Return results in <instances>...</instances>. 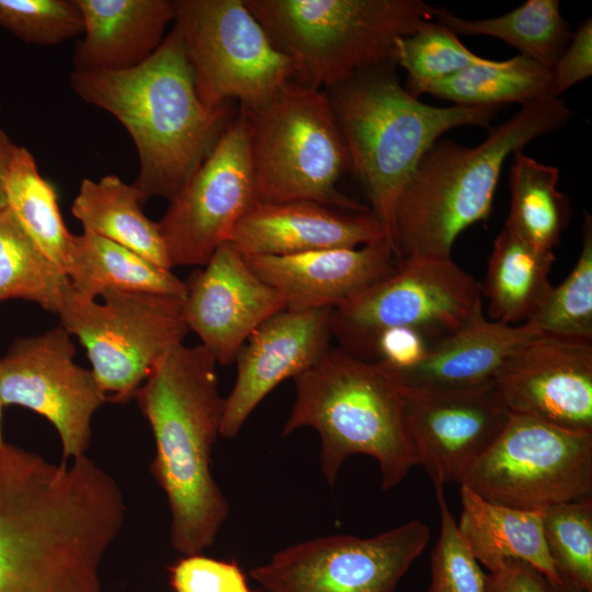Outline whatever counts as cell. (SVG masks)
I'll return each mask as SVG.
<instances>
[{"instance_id": "1", "label": "cell", "mask_w": 592, "mask_h": 592, "mask_svg": "<svg viewBox=\"0 0 592 592\" xmlns=\"http://www.w3.org/2000/svg\"><path fill=\"white\" fill-rule=\"evenodd\" d=\"M126 504L84 456L71 466L12 444L0 451V592H101L100 566Z\"/></svg>"}, {"instance_id": "2", "label": "cell", "mask_w": 592, "mask_h": 592, "mask_svg": "<svg viewBox=\"0 0 592 592\" xmlns=\"http://www.w3.org/2000/svg\"><path fill=\"white\" fill-rule=\"evenodd\" d=\"M73 92L109 112L129 133L139 159L133 183L143 203L171 201L212 152L234 118L230 104L205 105L182 41L172 27L140 65L121 71H72Z\"/></svg>"}, {"instance_id": "3", "label": "cell", "mask_w": 592, "mask_h": 592, "mask_svg": "<svg viewBox=\"0 0 592 592\" xmlns=\"http://www.w3.org/2000/svg\"><path fill=\"white\" fill-rule=\"evenodd\" d=\"M134 397L153 434L151 473L168 499L171 545L185 556L201 554L229 514L210 469L225 408L217 362L201 343H180L157 361Z\"/></svg>"}, {"instance_id": "4", "label": "cell", "mask_w": 592, "mask_h": 592, "mask_svg": "<svg viewBox=\"0 0 592 592\" xmlns=\"http://www.w3.org/2000/svg\"><path fill=\"white\" fill-rule=\"evenodd\" d=\"M572 113L560 98L522 104L510 119L488 128L486 139L465 147L435 141L420 159L395 214L396 260L449 258L458 235L485 220L508 157L562 126Z\"/></svg>"}, {"instance_id": "5", "label": "cell", "mask_w": 592, "mask_h": 592, "mask_svg": "<svg viewBox=\"0 0 592 592\" xmlns=\"http://www.w3.org/2000/svg\"><path fill=\"white\" fill-rule=\"evenodd\" d=\"M396 67L395 60L371 66L323 90L346 146L350 170L362 183L392 249L399 197L425 151L455 127L489 128L500 107L422 103L401 84Z\"/></svg>"}, {"instance_id": "6", "label": "cell", "mask_w": 592, "mask_h": 592, "mask_svg": "<svg viewBox=\"0 0 592 592\" xmlns=\"http://www.w3.org/2000/svg\"><path fill=\"white\" fill-rule=\"evenodd\" d=\"M293 380L295 399L282 435L300 428L317 431L320 466L330 486L352 455L377 462L383 490L399 485L417 466L405 430L400 384L390 371L330 346Z\"/></svg>"}, {"instance_id": "7", "label": "cell", "mask_w": 592, "mask_h": 592, "mask_svg": "<svg viewBox=\"0 0 592 592\" xmlns=\"http://www.w3.org/2000/svg\"><path fill=\"white\" fill-rule=\"evenodd\" d=\"M294 78L319 90L395 60L396 43L435 20L422 0H244Z\"/></svg>"}, {"instance_id": "8", "label": "cell", "mask_w": 592, "mask_h": 592, "mask_svg": "<svg viewBox=\"0 0 592 592\" xmlns=\"http://www.w3.org/2000/svg\"><path fill=\"white\" fill-rule=\"evenodd\" d=\"M239 111L248 123L258 202L311 201L371 212L338 190L350 159L323 90L293 77L259 106Z\"/></svg>"}, {"instance_id": "9", "label": "cell", "mask_w": 592, "mask_h": 592, "mask_svg": "<svg viewBox=\"0 0 592 592\" xmlns=\"http://www.w3.org/2000/svg\"><path fill=\"white\" fill-rule=\"evenodd\" d=\"M173 29L191 65L201 101L219 107L237 101L251 110L294 77L244 0H174Z\"/></svg>"}, {"instance_id": "10", "label": "cell", "mask_w": 592, "mask_h": 592, "mask_svg": "<svg viewBox=\"0 0 592 592\" xmlns=\"http://www.w3.org/2000/svg\"><path fill=\"white\" fill-rule=\"evenodd\" d=\"M101 297L98 303L71 289L56 315L86 349L98 385L110 394L107 399L124 402L190 331L181 298L121 291H106Z\"/></svg>"}, {"instance_id": "11", "label": "cell", "mask_w": 592, "mask_h": 592, "mask_svg": "<svg viewBox=\"0 0 592 592\" xmlns=\"http://www.w3.org/2000/svg\"><path fill=\"white\" fill-rule=\"evenodd\" d=\"M482 308L481 285L452 258L410 257L394 271L332 309V338L365 358L383 330L412 327L437 342L462 328Z\"/></svg>"}, {"instance_id": "12", "label": "cell", "mask_w": 592, "mask_h": 592, "mask_svg": "<svg viewBox=\"0 0 592 592\" xmlns=\"http://www.w3.org/2000/svg\"><path fill=\"white\" fill-rule=\"evenodd\" d=\"M459 485L492 503L530 511L592 498V433L511 413Z\"/></svg>"}, {"instance_id": "13", "label": "cell", "mask_w": 592, "mask_h": 592, "mask_svg": "<svg viewBox=\"0 0 592 592\" xmlns=\"http://www.w3.org/2000/svg\"><path fill=\"white\" fill-rule=\"evenodd\" d=\"M430 538L419 520L367 538L319 537L278 550L250 576L263 592H396Z\"/></svg>"}, {"instance_id": "14", "label": "cell", "mask_w": 592, "mask_h": 592, "mask_svg": "<svg viewBox=\"0 0 592 592\" xmlns=\"http://www.w3.org/2000/svg\"><path fill=\"white\" fill-rule=\"evenodd\" d=\"M255 201L248 123L239 111L157 221L172 269L205 265Z\"/></svg>"}, {"instance_id": "15", "label": "cell", "mask_w": 592, "mask_h": 592, "mask_svg": "<svg viewBox=\"0 0 592 592\" xmlns=\"http://www.w3.org/2000/svg\"><path fill=\"white\" fill-rule=\"evenodd\" d=\"M71 335L61 326L16 339L0 357V398L46 418L59 434L62 463L86 455L94 412L105 402L91 369L75 362Z\"/></svg>"}, {"instance_id": "16", "label": "cell", "mask_w": 592, "mask_h": 592, "mask_svg": "<svg viewBox=\"0 0 592 592\" xmlns=\"http://www.w3.org/2000/svg\"><path fill=\"white\" fill-rule=\"evenodd\" d=\"M400 391L405 430L417 466L423 467L434 485L459 483L511 417L493 382L457 389L400 385Z\"/></svg>"}, {"instance_id": "17", "label": "cell", "mask_w": 592, "mask_h": 592, "mask_svg": "<svg viewBox=\"0 0 592 592\" xmlns=\"http://www.w3.org/2000/svg\"><path fill=\"white\" fill-rule=\"evenodd\" d=\"M493 384L511 413L592 433V341L539 334L506 358Z\"/></svg>"}, {"instance_id": "18", "label": "cell", "mask_w": 592, "mask_h": 592, "mask_svg": "<svg viewBox=\"0 0 592 592\" xmlns=\"http://www.w3.org/2000/svg\"><path fill=\"white\" fill-rule=\"evenodd\" d=\"M184 283L182 309L187 329L224 366L235 363L257 328L285 310L281 295L228 241Z\"/></svg>"}, {"instance_id": "19", "label": "cell", "mask_w": 592, "mask_h": 592, "mask_svg": "<svg viewBox=\"0 0 592 592\" xmlns=\"http://www.w3.org/2000/svg\"><path fill=\"white\" fill-rule=\"evenodd\" d=\"M331 311L285 309L254 330L235 361L237 376L225 398L220 436L236 437L277 385L294 379L330 349Z\"/></svg>"}, {"instance_id": "20", "label": "cell", "mask_w": 592, "mask_h": 592, "mask_svg": "<svg viewBox=\"0 0 592 592\" xmlns=\"http://www.w3.org/2000/svg\"><path fill=\"white\" fill-rule=\"evenodd\" d=\"M249 266L283 298L285 309H334L390 274L396 257L384 238L356 248L298 254L243 255Z\"/></svg>"}, {"instance_id": "21", "label": "cell", "mask_w": 592, "mask_h": 592, "mask_svg": "<svg viewBox=\"0 0 592 592\" xmlns=\"http://www.w3.org/2000/svg\"><path fill=\"white\" fill-rule=\"evenodd\" d=\"M384 238L385 230L371 212L345 210L311 201H255L232 228L228 242L246 257H281L356 248Z\"/></svg>"}, {"instance_id": "22", "label": "cell", "mask_w": 592, "mask_h": 592, "mask_svg": "<svg viewBox=\"0 0 592 592\" xmlns=\"http://www.w3.org/2000/svg\"><path fill=\"white\" fill-rule=\"evenodd\" d=\"M82 15L75 71H121L147 60L173 23L174 0H76Z\"/></svg>"}, {"instance_id": "23", "label": "cell", "mask_w": 592, "mask_h": 592, "mask_svg": "<svg viewBox=\"0 0 592 592\" xmlns=\"http://www.w3.org/2000/svg\"><path fill=\"white\" fill-rule=\"evenodd\" d=\"M542 334L531 323L506 325L487 319L482 308L457 331L435 343L417 366L394 374L415 389H457L486 385L521 345Z\"/></svg>"}, {"instance_id": "24", "label": "cell", "mask_w": 592, "mask_h": 592, "mask_svg": "<svg viewBox=\"0 0 592 592\" xmlns=\"http://www.w3.org/2000/svg\"><path fill=\"white\" fill-rule=\"evenodd\" d=\"M460 502L457 528L480 565L491 570L508 560H520L539 570L551 584L561 581L547 549L542 511L492 503L463 486Z\"/></svg>"}, {"instance_id": "25", "label": "cell", "mask_w": 592, "mask_h": 592, "mask_svg": "<svg viewBox=\"0 0 592 592\" xmlns=\"http://www.w3.org/2000/svg\"><path fill=\"white\" fill-rule=\"evenodd\" d=\"M554 261V251L535 248L504 226L481 286L490 320L514 326L530 321L553 288L548 274Z\"/></svg>"}, {"instance_id": "26", "label": "cell", "mask_w": 592, "mask_h": 592, "mask_svg": "<svg viewBox=\"0 0 592 592\" xmlns=\"http://www.w3.org/2000/svg\"><path fill=\"white\" fill-rule=\"evenodd\" d=\"M141 204L134 184L109 174L96 181L82 179L71 214L80 221L83 232L111 240L172 270L158 224L143 213Z\"/></svg>"}, {"instance_id": "27", "label": "cell", "mask_w": 592, "mask_h": 592, "mask_svg": "<svg viewBox=\"0 0 592 592\" xmlns=\"http://www.w3.org/2000/svg\"><path fill=\"white\" fill-rule=\"evenodd\" d=\"M75 293L96 299L106 291L147 293L183 299L185 283L138 253L102 237L75 236V251L68 272Z\"/></svg>"}, {"instance_id": "28", "label": "cell", "mask_w": 592, "mask_h": 592, "mask_svg": "<svg viewBox=\"0 0 592 592\" xmlns=\"http://www.w3.org/2000/svg\"><path fill=\"white\" fill-rule=\"evenodd\" d=\"M559 169L523 152L510 167V210L504 226L544 251H554L570 218L568 197L558 190Z\"/></svg>"}, {"instance_id": "29", "label": "cell", "mask_w": 592, "mask_h": 592, "mask_svg": "<svg viewBox=\"0 0 592 592\" xmlns=\"http://www.w3.org/2000/svg\"><path fill=\"white\" fill-rule=\"evenodd\" d=\"M7 207L38 249L68 276L75 236L66 227L55 187L33 155L19 146L5 180Z\"/></svg>"}, {"instance_id": "30", "label": "cell", "mask_w": 592, "mask_h": 592, "mask_svg": "<svg viewBox=\"0 0 592 592\" xmlns=\"http://www.w3.org/2000/svg\"><path fill=\"white\" fill-rule=\"evenodd\" d=\"M423 94L463 106H500L511 102L525 104L554 98L550 93V70L523 55L501 61L485 58L433 83Z\"/></svg>"}, {"instance_id": "31", "label": "cell", "mask_w": 592, "mask_h": 592, "mask_svg": "<svg viewBox=\"0 0 592 592\" xmlns=\"http://www.w3.org/2000/svg\"><path fill=\"white\" fill-rule=\"evenodd\" d=\"M435 20L455 34L499 38L549 70L567 47L571 32L558 0H527L500 16L465 20L437 9Z\"/></svg>"}, {"instance_id": "32", "label": "cell", "mask_w": 592, "mask_h": 592, "mask_svg": "<svg viewBox=\"0 0 592 592\" xmlns=\"http://www.w3.org/2000/svg\"><path fill=\"white\" fill-rule=\"evenodd\" d=\"M72 289L67 274L38 249L11 210H0V301L21 298L57 314Z\"/></svg>"}, {"instance_id": "33", "label": "cell", "mask_w": 592, "mask_h": 592, "mask_svg": "<svg viewBox=\"0 0 592 592\" xmlns=\"http://www.w3.org/2000/svg\"><path fill=\"white\" fill-rule=\"evenodd\" d=\"M582 247L571 272L527 321L542 334L592 341V218L584 213Z\"/></svg>"}, {"instance_id": "34", "label": "cell", "mask_w": 592, "mask_h": 592, "mask_svg": "<svg viewBox=\"0 0 592 592\" xmlns=\"http://www.w3.org/2000/svg\"><path fill=\"white\" fill-rule=\"evenodd\" d=\"M483 59L469 50L452 30L434 20L399 38L395 49L397 66L407 72L405 88L417 98L433 83Z\"/></svg>"}, {"instance_id": "35", "label": "cell", "mask_w": 592, "mask_h": 592, "mask_svg": "<svg viewBox=\"0 0 592 592\" xmlns=\"http://www.w3.org/2000/svg\"><path fill=\"white\" fill-rule=\"evenodd\" d=\"M542 521L559 577L592 592V498L550 505Z\"/></svg>"}, {"instance_id": "36", "label": "cell", "mask_w": 592, "mask_h": 592, "mask_svg": "<svg viewBox=\"0 0 592 592\" xmlns=\"http://www.w3.org/2000/svg\"><path fill=\"white\" fill-rule=\"evenodd\" d=\"M0 27L21 41L54 46L81 35L76 0H0Z\"/></svg>"}, {"instance_id": "37", "label": "cell", "mask_w": 592, "mask_h": 592, "mask_svg": "<svg viewBox=\"0 0 592 592\" xmlns=\"http://www.w3.org/2000/svg\"><path fill=\"white\" fill-rule=\"evenodd\" d=\"M440 512V536L431 553V581L426 592H485L486 573L462 539L444 494L434 485Z\"/></svg>"}, {"instance_id": "38", "label": "cell", "mask_w": 592, "mask_h": 592, "mask_svg": "<svg viewBox=\"0 0 592 592\" xmlns=\"http://www.w3.org/2000/svg\"><path fill=\"white\" fill-rule=\"evenodd\" d=\"M174 592H253L236 560L187 555L171 568Z\"/></svg>"}, {"instance_id": "39", "label": "cell", "mask_w": 592, "mask_h": 592, "mask_svg": "<svg viewBox=\"0 0 592 592\" xmlns=\"http://www.w3.org/2000/svg\"><path fill=\"white\" fill-rule=\"evenodd\" d=\"M435 343L433 337L418 328H388L375 337L365 360L399 374L422 362Z\"/></svg>"}, {"instance_id": "40", "label": "cell", "mask_w": 592, "mask_h": 592, "mask_svg": "<svg viewBox=\"0 0 592 592\" xmlns=\"http://www.w3.org/2000/svg\"><path fill=\"white\" fill-rule=\"evenodd\" d=\"M592 75V21L585 20L572 34L567 47L550 69V93L559 98Z\"/></svg>"}, {"instance_id": "41", "label": "cell", "mask_w": 592, "mask_h": 592, "mask_svg": "<svg viewBox=\"0 0 592 592\" xmlns=\"http://www.w3.org/2000/svg\"><path fill=\"white\" fill-rule=\"evenodd\" d=\"M485 592H554V589L535 567L520 560H508L486 573Z\"/></svg>"}, {"instance_id": "42", "label": "cell", "mask_w": 592, "mask_h": 592, "mask_svg": "<svg viewBox=\"0 0 592 592\" xmlns=\"http://www.w3.org/2000/svg\"><path fill=\"white\" fill-rule=\"evenodd\" d=\"M18 148L0 127V210L7 207L5 180Z\"/></svg>"}, {"instance_id": "43", "label": "cell", "mask_w": 592, "mask_h": 592, "mask_svg": "<svg viewBox=\"0 0 592 592\" xmlns=\"http://www.w3.org/2000/svg\"><path fill=\"white\" fill-rule=\"evenodd\" d=\"M553 589L554 592H590L565 579H561L558 584H553Z\"/></svg>"}, {"instance_id": "44", "label": "cell", "mask_w": 592, "mask_h": 592, "mask_svg": "<svg viewBox=\"0 0 592 592\" xmlns=\"http://www.w3.org/2000/svg\"><path fill=\"white\" fill-rule=\"evenodd\" d=\"M2 402H1V398H0V451L4 447V445L7 444L3 440V436H2V431H1V410H2Z\"/></svg>"}]
</instances>
